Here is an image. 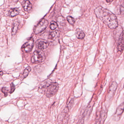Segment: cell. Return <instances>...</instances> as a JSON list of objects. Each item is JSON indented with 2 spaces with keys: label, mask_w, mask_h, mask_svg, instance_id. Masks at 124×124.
Instances as JSON below:
<instances>
[{
  "label": "cell",
  "mask_w": 124,
  "mask_h": 124,
  "mask_svg": "<svg viewBox=\"0 0 124 124\" xmlns=\"http://www.w3.org/2000/svg\"><path fill=\"white\" fill-rule=\"evenodd\" d=\"M95 12L98 18L110 29H116L118 26L116 17L108 10L99 6L95 10Z\"/></svg>",
  "instance_id": "obj_1"
},
{
  "label": "cell",
  "mask_w": 124,
  "mask_h": 124,
  "mask_svg": "<svg viewBox=\"0 0 124 124\" xmlns=\"http://www.w3.org/2000/svg\"><path fill=\"white\" fill-rule=\"evenodd\" d=\"M45 59V53L42 50H39L35 51L33 53L32 56L31 61L33 63H42Z\"/></svg>",
  "instance_id": "obj_2"
},
{
  "label": "cell",
  "mask_w": 124,
  "mask_h": 124,
  "mask_svg": "<svg viewBox=\"0 0 124 124\" xmlns=\"http://www.w3.org/2000/svg\"><path fill=\"white\" fill-rule=\"evenodd\" d=\"M59 89V85L57 83L52 82L50 85L45 90V93L48 98L54 95Z\"/></svg>",
  "instance_id": "obj_3"
},
{
  "label": "cell",
  "mask_w": 124,
  "mask_h": 124,
  "mask_svg": "<svg viewBox=\"0 0 124 124\" xmlns=\"http://www.w3.org/2000/svg\"><path fill=\"white\" fill-rule=\"evenodd\" d=\"M48 22L45 19L41 20L34 29V32L35 34H38L43 31L48 26Z\"/></svg>",
  "instance_id": "obj_4"
},
{
  "label": "cell",
  "mask_w": 124,
  "mask_h": 124,
  "mask_svg": "<svg viewBox=\"0 0 124 124\" xmlns=\"http://www.w3.org/2000/svg\"><path fill=\"white\" fill-rule=\"evenodd\" d=\"M34 40L32 38H31L22 46V50L23 52L25 53H29L32 50L34 47Z\"/></svg>",
  "instance_id": "obj_5"
},
{
  "label": "cell",
  "mask_w": 124,
  "mask_h": 124,
  "mask_svg": "<svg viewBox=\"0 0 124 124\" xmlns=\"http://www.w3.org/2000/svg\"><path fill=\"white\" fill-rule=\"evenodd\" d=\"M49 45V43L46 40L40 39L37 41L36 45L39 50H43L47 48Z\"/></svg>",
  "instance_id": "obj_6"
},
{
  "label": "cell",
  "mask_w": 124,
  "mask_h": 124,
  "mask_svg": "<svg viewBox=\"0 0 124 124\" xmlns=\"http://www.w3.org/2000/svg\"><path fill=\"white\" fill-rule=\"evenodd\" d=\"M124 111V102L121 104L117 107L116 113L114 115L115 120L118 121Z\"/></svg>",
  "instance_id": "obj_7"
},
{
  "label": "cell",
  "mask_w": 124,
  "mask_h": 124,
  "mask_svg": "<svg viewBox=\"0 0 124 124\" xmlns=\"http://www.w3.org/2000/svg\"><path fill=\"white\" fill-rule=\"evenodd\" d=\"M117 50L118 51H122L124 49V31L122 32L118 40L117 43Z\"/></svg>",
  "instance_id": "obj_8"
},
{
  "label": "cell",
  "mask_w": 124,
  "mask_h": 124,
  "mask_svg": "<svg viewBox=\"0 0 124 124\" xmlns=\"http://www.w3.org/2000/svg\"><path fill=\"white\" fill-rule=\"evenodd\" d=\"M117 87V84L116 82H114L112 83L111 85L109 88V91L108 94V96L109 98H111L114 96Z\"/></svg>",
  "instance_id": "obj_9"
},
{
  "label": "cell",
  "mask_w": 124,
  "mask_h": 124,
  "mask_svg": "<svg viewBox=\"0 0 124 124\" xmlns=\"http://www.w3.org/2000/svg\"><path fill=\"white\" fill-rule=\"evenodd\" d=\"M52 82H53L51 81V80L49 79H48L43 81L41 83H40L39 87V89L40 90H43L44 89L45 90L44 91H45V90L51 84Z\"/></svg>",
  "instance_id": "obj_10"
},
{
  "label": "cell",
  "mask_w": 124,
  "mask_h": 124,
  "mask_svg": "<svg viewBox=\"0 0 124 124\" xmlns=\"http://www.w3.org/2000/svg\"><path fill=\"white\" fill-rule=\"evenodd\" d=\"M19 24L20 22L18 19L14 20L13 23V27L11 31V34L12 36H14L16 34Z\"/></svg>",
  "instance_id": "obj_11"
},
{
  "label": "cell",
  "mask_w": 124,
  "mask_h": 124,
  "mask_svg": "<svg viewBox=\"0 0 124 124\" xmlns=\"http://www.w3.org/2000/svg\"><path fill=\"white\" fill-rule=\"evenodd\" d=\"M57 23L59 29L64 28L66 25V22L64 18L62 16H59L57 18Z\"/></svg>",
  "instance_id": "obj_12"
},
{
  "label": "cell",
  "mask_w": 124,
  "mask_h": 124,
  "mask_svg": "<svg viewBox=\"0 0 124 124\" xmlns=\"http://www.w3.org/2000/svg\"><path fill=\"white\" fill-rule=\"evenodd\" d=\"M22 5L23 8L26 11H30L31 10L32 8L31 4L28 0L22 2Z\"/></svg>",
  "instance_id": "obj_13"
},
{
  "label": "cell",
  "mask_w": 124,
  "mask_h": 124,
  "mask_svg": "<svg viewBox=\"0 0 124 124\" xmlns=\"http://www.w3.org/2000/svg\"><path fill=\"white\" fill-rule=\"evenodd\" d=\"M59 36V33L58 31V30H54L49 34L48 36V39L51 40H55L58 38Z\"/></svg>",
  "instance_id": "obj_14"
},
{
  "label": "cell",
  "mask_w": 124,
  "mask_h": 124,
  "mask_svg": "<svg viewBox=\"0 0 124 124\" xmlns=\"http://www.w3.org/2000/svg\"><path fill=\"white\" fill-rule=\"evenodd\" d=\"M19 11L17 8H11L9 11V16L10 17L16 16L19 14Z\"/></svg>",
  "instance_id": "obj_15"
},
{
  "label": "cell",
  "mask_w": 124,
  "mask_h": 124,
  "mask_svg": "<svg viewBox=\"0 0 124 124\" xmlns=\"http://www.w3.org/2000/svg\"><path fill=\"white\" fill-rule=\"evenodd\" d=\"M76 36L79 39H83L85 38V35L84 32L80 29H77L75 32Z\"/></svg>",
  "instance_id": "obj_16"
},
{
  "label": "cell",
  "mask_w": 124,
  "mask_h": 124,
  "mask_svg": "<svg viewBox=\"0 0 124 124\" xmlns=\"http://www.w3.org/2000/svg\"><path fill=\"white\" fill-rule=\"evenodd\" d=\"M107 115L106 112L105 111H101L100 114V118H99V121L100 123H103L104 122V120L106 119V117Z\"/></svg>",
  "instance_id": "obj_17"
},
{
  "label": "cell",
  "mask_w": 124,
  "mask_h": 124,
  "mask_svg": "<svg viewBox=\"0 0 124 124\" xmlns=\"http://www.w3.org/2000/svg\"><path fill=\"white\" fill-rule=\"evenodd\" d=\"M31 67L30 66H28V67L26 68L25 70L24 71L23 73L22 74V78L23 79H24L26 78L27 76H28L30 72V71H31Z\"/></svg>",
  "instance_id": "obj_18"
},
{
  "label": "cell",
  "mask_w": 124,
  "mask_h": 124,
  "mask_svg": "<svg viewBox=\"0 0 124 124\" xmlns=\"http://www.w3.org/2000/svg\"><path fill=\"white\" fill-rule=\"evenodd\" d=\"M58 27V24L56 22H55L54 21H53L51 23L50 25V28L52 30H54L55 29Z\"/></svg>",
  "instance_id": "obj_19"
},
{
  "label": "cell",
  "mask_w": 124,
  "mask_h": 124,
  "mask_svg": "<svg viewBox=\"0 0 124 124\" xmlns=\"http://www.w3.org/2000/svg\"><path fill=\"white\" fill-rule=\"evenodd\" d=\"M67 19L69 23L71 25H73L75 23V20L74 18H72L71 16H68L67 18Z\"/></svg>",
  "instance_id": "obj_20"
},
{
  "label": "cell",
  "mask_w": 124,
  "mask_h": 124,
  "mask_svg": "<svg viewBox=\"0 0 124 124\" xmlns=\"http://www.w3.org/2000/svg\"><path fill=\"white\" fill-rule=\"evenodd\" d=\"M1 91L3 93H4L5 97H6L8 96L9 90L7 87H3L1 89Z\"/></svg>",
  "instance_id": "obj_21"
},
{
  "label": "cell",
  "mask_w": 124,
  "mask_h": 124,
  "mask_svg": "<svg viewBox=\"0 0 124 124\" xmlns=\"http://www.w3.org/2000/svg\"><path fill=\"white\" fill-rule=\"evenodd\" d=\"M16 89V87H15V85L13 83H11V88L10 90V93H12L14 92Z\"/></svg>",
  "instance_id": "obj_22"
},
{
  "label": "cell",
  "mask_w": 124,
  "mask_h": 124,
  "mask_svg": "<svg viewBox=\"0 0 124 124\" xmlns=\"http://www.w3.org/2000/svg\"><path fill=\"white\" fill-rule=\"evenodd\" d=\"M73 104H74V100L73 99L71 100L70 101L69 103L68 104V105H67V107L70 110L71 108L73 106Z\"/></svg>",
  "instance_id": "obj_23"
},
{
  "label": "cell",
  "mask_w": 124,
  "mask_h": 124,
  "mask_svg": "<svg viewBox=\"0 0 124 124\" xmlns=\"http://www.w3.org/2000/svg\"><path fill=\"white\" fill-rule=\"evenodd\" d=\"M120 12L121 14H124V4L122 5L120 8Z\"/></svg>",
  "instance_id": "obj_24"
},
{
  "label": "cell",
  "mask_w": 124,
  "mask_h": 124,
  "mask_svg": "<svg viewBox=\"0 0 124 124\" xmlns=\"http://www.w3.org/2000/svg\"><path fill=\"white\" fill-rule=\"evenodd\" d=\"M106 0L107 3H108L112 2L114 1V0Z\"/></svg>",
  "instance_id": "obj_25"
},
{
  "label": "cell",
  "mask_w": 124,
  "mask_h": 124,
  "mask_svg": "<svg viewBox=\"0 0 124 124\" xmlns=\"http://www.w3.org/2000/svg\"><path fill=\"white\" fill-rule=\"evenodd\" d=\"M0 74H1V77H2V75L3 74V73L2 72H0Z\"/></svg>",
  "instance_id": "obj_26"
},
{
  "label": "cell",
  "mask_w": 124,
  "mask_h": 124,
  "mask_svg": "<svg viewBox=\"0 0 124 124\" xmlns=\"http://www.w3.org/2000/svg\"><path fill=\"white\" fill-rule=\"evenodd\" d=\"M14 0L15 2H16V1H18V0Z\"/></svg>",
  "instance_id": "obj_27"
}]
</instances>
